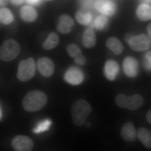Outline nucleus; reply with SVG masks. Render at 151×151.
Instances as JSON below:
<instances>
[{"label": "nucleus", "mask_w": 151, "mask_h": 151, "mask_svg": "<svg viewBox=\"0 0 151 151\" xmlns=\"http://www.w3.org/2000/svg\"><path fill=\"white\" fill-rule=\"evenodd\" d=\"M47 102L46 94L40 90H35L26 94L22 101V105L26 111L35 112L44 108Z\"/></svg>", "instance_id": "1"}, {"label": "nucleus", "mask_w": 151, "mask_h": 151, "mask_svg": "<svg viewBox=\"0 0 151 151\" xmlns=\"http://www.w3.org/2000/svg\"><path fill=\"white\" fill-rule=\"evenodd\" d=\"M92 111L91 105L84 100L75 102L71 108L72 121L75 126L81 127L85 123L87 116Z\"/></svg>", "instance_id": "2"}, {"label": "nucleus", "mask_w": 151, "mask_h": 151, "mask_svg": "<svg viewBox=\"0 0 151 151\" xmlns=\"http://www.w3.org/2000/svg\"><path fill=\"white\" fill-rule=\"evenodd\" d=\"M115 103L120 108L134 111L142 105L144 100L139 94H135L130 97H127L125 94H121L116 97Z\"/></svg>", "instance_id": "3"}, {"label": "nucleus", "mask_w": 151, "mask_h": 151, "mask_svg": "<svg viewBox=\"0 0 151 151\" xmlns=\"http://www.w3.org/2000/svg\"><path fill=\"white\" fill-rule=\"evenodd\" d=\"M35 71L36 65L34 60L30 58L20 62L17 77L21 81H28L35 76Z\"/></svg>", "instance_id": "4"}, {"label": "nucleus", "mask_w": 151, "mask_h": 151, "mask_svg": "<svg viewBox=\"0 0 151 151\" xmlns=\"http://www.w3.org/2000/svg\"><path fill=\"white\" fill-rule=\"evenodd\" d=\"M21 51L18 43L13 40L5 41L1 47V59L4 61H9L14 59Z\"/></svg>", "instance_id": "5"}, {"label": "nucleus", "mask_w": 151, "mask_h": 151, "mask_svg": "<svg viewBox=\"0 0 151 151\" xmlns=\"http://www.w3.org/2000/svg\"><path fill=\"white\" fill-rule=\"evenodd\" d=\"M130 48L137 52L146 51L151 46V41L148 36L145 34L134 36L129 40Z\"/></svg>", "instance_id": "6"}, {"label": "nucleus", "mask_w": 151, "mask_h": 151, "mask_svg": "<svg viewBox=\"0 0 151 151\" xmlns=\"http://www.w3.org/2000/svg\"><path fill=\"white\" fill-rule=\"evenodd\" d=\"M12 145L16 151H31L33 148L34 143L29 137L19 135L13 139Z\"/></svg>", "instance_id": "7"}, {"label": "nucleus", "mask_w": 151, "mask_h": 151, "mask_svg": "<svg viewBox=\"0 0 151 151\" xmlns=\"http://www.w3.org/2000/svg\"><path fill=\"white\" fill-rule=\"evenodd\" d=\"M38 71L44 77H50L54 73L55 65L51 59L47 57L40 58L37 62Z\"/></svg>", "instance_id": "8"}, {"label": "nucleus", "mask_w": 151, "mask_h": 151, "mask_svg": "<svg viewBox=\"0 0 151 151\" xmlns=\"http://www.w3.org/2000/svg\"><path fill=\"white\" fill-rule=\"evenodd\" d=\"M95 9L106 16L113 15L116 11V4L110 0H98L94 4Z\"/></svg>", "instance_id": "9"}, {"label": "nucleus", "mask_w": 151, "mask_h": 151, "mask_svg": "<svg viewBox=\"0 0 151 151\" xmlns=\"http://www.w3.org/2000/svg\"><path fill=\"white\" fill-rule=\"evenodd\" d=\"M123 66L124 73L128 77H135L137 74L138 63L134 58L131 56L126 57L123 62Z\"/></svg>", "instance_id": "10"}, {"label": "nucleus", "mask_w": 151, "mask_h": 151, "mask_svg": "<svg viewBox=\"0 0 151 151\" xmlns=\"http://www.w3.org/2000/svg\"><path fill=\"white\" fill-rule=\"evenodd\" d=\"M83 73L77 67L70 68L65 73V80L68 83L73 85L80 84L83 81Z\"/></svg>", "instance_id": "11"}, {"label": "nucleus", "mask_w": 151, "mask_h": 151, "mask_svg": "<svg viewBox=\"0 0 151 151\" xmlns=\"http://www.w3.org/2000/svg\"><path fill=\"white\" fill-rule=\"evenodd\" d=\"M122 137L125 140L133 142L136 140L137 132L134 124L132 122H127L124 124L121 131Z\"/></svg>", "instance_id": "12"}, {"label": "nucleus", "mask_w": 151, "mask_h": 151, "mask_svg": "<svg viewBox=\"0 0 151 151\" xmlns=\"http://www.w3.org/2000/svg\"><path fill=\"white\" fill-rule=\"evenodd\" d=\"M73 25L74 21L70 16L63 15L59 19V23L57 26L58 30L61 33H68L70 32Z\"/></svg>", "instance_id": "13"}, {"label": "nucleus", "mask_w": 151, "mask_h": 151, "mask_svg": "<svg viewBox=\"0 0 151 151\" xmlns=\"http://www.w3.org/2000/svg\"><path fill=\"white\" fill-rule=\"evenodd\" d=\"M119 65L116 61L109 60L105 63V74L107 79L113 81L116 78L119 72Z\"/></svg>", "instance_id": "14"}, {"label": "nucleus", "mask_w": 151, "mask_h": 151, "mask_svg": "<svg viewBox=\"0 0 151 151\" xmlns=\"http://www.w3.org/2000/svg\"><path fill=\"white\" fill-rule=\"evenodd\" d=\"M137 137L147 148H151V132L145 128H140L137 132Z\"/></svg>", "instance_id": "15"}, {"label": "nucleus", "mask_w": 151, "mask_h": 151, "mask_svg": "<svg viewBox=\"0 0 151 151\" xmlns=\"http://www.w3.org/2000/svg\"><path fill=\"white\" fill-rule=\"evenodd\" d=\"M20 15L24 21L32 22L36 19L37 13L35 9L32 7L26 6L22 7L21 9Z\"/></svg>", "instance_id": "16"}, {"label": "nucleus", "mask_w": 151, "mask_h": 151, "mask_svg": "<svg viewBox=\"0 0 151 151\" xmlns=\"http://www.w3.org/2000/svg\"><path fill=\"white\" fill-rule=\"evenodd\" d=\"M83 45L87 48H91L96 43V37L95 32L92 29L88 28L85 30L83 34Z\"/></svg>", "instance_id": "17"}, {"label": "nucleus", "mask_w": 151, "mask_h": 151, "mask_svg": "<svg viewBox=\"0 0 151 151\" xmlns=\"http://www.w3.org/2000/svg\"><path fill=\"white\" fill-rule=\"evenodd\" d=\"M138 17L143 21L151 19V7L147 4H143L138 6L137 10Z\"/></svg>", "instance_id": "18"}, {"label": "nucleus", "mask_w": 151, "mask_h": 151, "mask_svg": "<svg viewBox=\"0 0 151 151\" xmlns=\"http://www.w3.org/2000/svg\"><path fill=\"white\" fill-rule=\"evenodd\" d=\"M106 45L108 48L113 51L115 54L119 55L123 50V46L122 42L115 37L109 38L106 42Z\"/></svg>", "instance_id": "19"}, {"label": "nucleus", "mask_w": 151, "mask_h": 151, "mask_svg": "<svg viewBox=\"0 0 151 151\" xmlns=\"http://www.w3.org/2000/svg\"><path fill=\"white\" fill-rule=\"evenodd\" d=\"M59 37L56 33H51L44 42L42 47L45 50H48L55 47L59 43Z\"/></svg>", "instance_id": "20"}, {"label": "nucleus", "mask_w": 151, "mask_h": 151, "mask_svg": "<svg viewBox=\"0 0 151 151\" xmlns=\"http://www.w3.org/2000/svg\"><path fill=\"white\" fill-rule=\"evenodd\" d=\"M0 18L1 22L5 24H9L14 20L13 16L11 11L6 8L1 9Z\"/></svg>", "instance_id": "21"}, {"label": "nucleus", "mask_w": 151, "mask_h": 151, "mask_svg": "<svg viewBox=\"0 0 151 151\" xmlns=\"http://www.w3.org/2000/svg\"><path fill=\"white\" fill-rule=\"evenodd\" d=\"M75 18L80 24L87 25L92 21V16L89 13H83L80 11H78L75 14Z\"/></svg>", "instance_id": "22"}, {"label": "nucleus", "mask_w": 151, "mask_h": 151, "mask_svg": "<svg viewBox=\"0 0 151 151\" xmlns=\"http://www.w3.org/2000/svg\"><path fill=\"white\" fill-rule=\"evenodd\" d=\"M108 19L103 15L99 16L96 18L94 22V25L97 29H103L108 22Z\"/></svg>", "instance_id": "23"}, {"label": "nucleus", "mask_w": 151, "mask_h": 151, "mask_svg": "<svg viewBox=\"0 0 151 151\" xmlns=\"http://www.w3.org/2000/svg\"><path fill=\"white\" fill-rule=\"evenodd\" d=\"M67 51L68 54L72 57H76L81 54V51L78 46L73 44H71L68 46Z\"/></svg>", "instance_id": "24"}, {"label": "nucleus", "mask_w": 151, "mask_h": 151, "mask_svg": "<svg viewBox=\"0 0 151 151\" xmlns=\"http://www.w3.org/2000/svg\"><path fill=\"white\" fill-rule=\"evenodd\" d=\"M51 124V122L49 120H45L41 122L38 125L37 127L33 130L35 133H38L44 132L49 129V126Z\"/></svg>", "instance_id": "25"}, {"label": "nucleus", "mask_w": 151, "mask_h": 151, "mask_svg": "<svg viewBox=\"0 0 151 151\" xmlns=\"http://www.w3.org/2000/svg\"><path fill=\"white\" fill-rule=\"evenodd\" d=\"M143 65L146 70L151 71V50L147 52L144 55Z\"/></svg>", "instance_id": "26"}, {"label": "nucleus", "mask_w": 151, "mask_h": 151, "mask_svg": "<svg viewBox=\"0 0 151 151\" xmlns=\"http://www.w3.org/2000/svg\"><path fill=\"white\" fill-rule=\"evenodd\" d=\"M74 60L76 64L80 65H84L86 62L85 57L82 54L76 57Z\"/></svg>", "instance_id": "27"}, {"label": "nucleus", "mask_w": 151, "mask_h": 151, "mask_svg": "<svg viewBox=\"0 0 151 151\" xmlns=\"http://www.w3.org/2000/svg\"><path fill=\"white\" fill-rule=\"evenodd\" d=\"M10 1L15 5H19L22 4L24 0H10Z\"/></svg>", "instance_id": "28"}, {"label": "nucleus", "mask_w": 151, "mask_h": 151, "mask_svg": "<svg viewBox=\"0 0 151 151\" xmlns=\"http://www.w3.org/2000/svg\"><path fill=\"white\" fill-rule=\"evenodd\" d=\"M27 2L32 5H35L39 2L40 0H26Z\"/></svg>", "instance_id": "29"}, {"label": "nucleus", "mask_w": 151, "mask_h": 151, "mask_svg": "<svg viewBox=\"0 0 151 151\" xmlns=\"http://www.w3.org/2000/svg\"><path fill=\"white\" fill-rule=\"evenodd\" d=\"M146 119L149 123L151 124V110H150L147 113V115H146Z\"/></svg>", "instance_id": "30"}, {"label": "nucleus", "mask_w": 151, "mask_h": 151, "mask_svg": "<svg viewBox=\"0 0 151 151\" xmlns=\"http://www.w3.org/2000/svg\"><path fill=\"white\" fill-rule=\"evenodd\" d=\"M147 32L149 38L151 39V23L148 25L147 27Z\"/></svg>", "instance_id": "31"}, {"label": "nucleus", "mask_w": 151, "mask_h": 151, "mask_svg": "<svg viewBox=\"0 0 151 151\" xmlns=\"http://www.w3.org/2000/svg\"><path fill=\"white\" fill-rule=\"evenodd\" d=\"M9 0H0V5L1 6H4L8 4Z\"/></svg>", "instance_id": "32"}, {"label": "nucleus", "mask_w": 151, "mask_h": 151, "mask_svg": "<svg viewBox=\"0 0 151 151\" xmlns=\"http://www.w3.org/2000/svg\"><path fill=\"white\" fill-rule=\"evenodd\" d=\"M92 126V124L90 122H87L85 123V127L86 128H90Z\"/></svg>", "instance_id": "33"}, {"label": "nucleus", "mask_w": 151, "mask_h": 151, "mask_svg": "<svg viewBox=\"0 0 151 151\" xmlns=\"http://www.w3.org/2000/svg\"><path fill=\"white\" fill-rule=\"evenodd\" d=\"M45 1H53V0H45Z\"/></svg>", "instance_id": "34"}]
</instances>
